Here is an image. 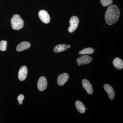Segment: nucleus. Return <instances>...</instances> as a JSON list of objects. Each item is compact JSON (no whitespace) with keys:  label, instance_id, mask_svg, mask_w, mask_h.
<instances>
[{"label":"nucleus","instance_id":"obj_1","mask_svg":"<svg viewBox=\"0 0 123 123\" xmlns=\"http://www.w3.org/2000/svg\"><path fill=\"white\" fill-rule=\"evenodd\" d=\"M120 12L118 7L116 5L110 6L105 13V21L108 25H111L115 24L119 20Z\"/></svg>","mask_w":123,"mask_h":123},{"label":"nucleus","instance_id":"obj_2","mask_svg":"<svg viewBox=\"0 0 123 123\" xmlns=\"http://www.w3.org/2000/svg\"><path fill=\"white\" fill-rule=\"evenodd\" d=\"M11 25L13 29L18 30L24 26V22L20 15L14 14L11 19Z\"/></svg>","mask_w":123,"mask_h":123},{"label":"nucleus","instance_id":"obj_3","mask_svg":"<svg viewBox=\"0 0 123 123\" xmlns=\"http://www.w3.org/2000/svg\"><path fill=\"white\" fill-rule=\"evenodd\" d=\"M79 23V19L77 16L72 17L69 20L70 26L68 29V31L72 33L76 30L78 26Z\"/></svg>","mask_w":123,"mask_h":123},{"label":"nucleus","instance_id":"obj_4","mask_svg":"<svg viewBox=\"0 0 123 123\" xmlns=\"http://www.w3.org/2000/svg\"><path fill=\"white\" fill-rule=\"evenodd\" d=\"M40 19L44 23L48 24L50 21V18L48 13L44 10H40L38 12Z\"/></svg>","mask_w":123,"mask_h":123},{"label":"nucleus","instance_id":"obj_5","mask_svg":"<svg viewBox=\"0 0 123 123\" xmlns=\"http://www.w3.org/2000/svg\"><path fill=\"white\" fill-rule=\"evenodd\" d=\"M47 81L45 77L42 76L39 78L37 83L38 90L40 91H43L46 90L47 86Z\"/></svg>","mask_w":123,"mask_h":123},{"label":"nucleus","instance_id":"obj_6","mask_svg":"<svg viewBox=\"0 0 123 123\" xmlns=\"http://www.w3.org/2000/svg\"><path fill=\"white\" fill-rule=\"evenodd\" d=\"M92 58L88 55H82L78 57L77 60V62L79 66L81 65H85L89 63L92 62Z\"/></svg>","mask_w":123,"mask_h":123},{"label":"nucleus","instance_id":"obj_7","mask_svg":"<svg viewBox=\"0 0 123 123\" xmlns=\"http://www.w3.org/2000/svg\"><path fill=\"white\" fill-rule=\"evenodd\" d=\"M69 78L68 74L63 73L59 75L57 79V83L60 86L64 85L67 82Z\"/></svg>","mask_w":123,"mask_h":123},{"label":"nucleus","instance_id":"obj_8","mask_svg":"<svg viewBox=\"0 0 123 123\" xmlns=\"http://www.w3.org/2000/svg\"><path fill=\"white\" fill-rule=\"evenodd\" d=\"M104 89L107 93L110 99H113L114 98L115 93L114 89L110 85L106 84L104 86Z\"/></svg>","mask_w":123,"mask_h":123},{"label":"nucleus","instance_id":"obj_9","mask_svg":"<svg viewBox=\"0 0 123 123\" xmlns=\"http://www.w3.org/2000/svg\"><path fill=\"white\" fill-rule=\"evenodd\" d=\"M82 83L83 87L85 88L87 93L89 94H92L93 93V91L92 85L88 80L86 79H83Z\"/></svg>","mask_w":123,"mask_h":123},{"label":"nucleus","instance_id":"obj_10","mask_svg":"<svg viewBox=\"0 0 123 123\" xmlns=\"http://www.w3.org/2000/svg\"><path fill=\"white\" fill-rule=\"evenodd\" d=\"M27 74V69L26 66H23L20 68L18 73V78L21 81H24L26 78Z\"/></svg>","mask_w":123,"mask_h":123},{"label":"nucleus","instance_id":"obj_11","mask_svg":"<svg viewBox=\"0 0 123 123\" xmlns=\"http://www.w3.org/2000/svg\"><path fill=\"white\" fill-rule=\"evenodd\" d=\"M31 44L27 42H21L18 45L17 47V50L18 52L22 51L28 49L30 47Z\"/></svg>","mask_w":123,"mask_h":123},{"label":"nucleus","instance_id":"obj_12","mask_svg":"<svg viewBox=\"0 0 123 123\" xmlns=\"http://www.w3.org/2000/svg\"><path fill=\"white\" fill-rule=\"evenodd\" d=\"M113 64L115 68L117 69H121L123 68V61L118 57L115 58L113 60Z\"/></svg>","mask_w":123,"mask_h":123},{"label":"nucleus","instance_id":"obj_13","mask_svg":"<svg viewBox=\"0 0 123 123\" xmlns=\"http://www.w3.org/2000/svg\"><path fill=\"white\" fill-rule=\"evenodd\" d=\"M75 106L77 111L80 113H84L86 111V107L82 102L79 101H77L75 103Z\"/></svg>","mask_w":123,"mask_h":123},{"label":"nucleus","instance_id":"obj_14","mask_svg":"<svg viewBox=\"0 0 123 123\" xmlns=\"http://www.w3.org/2000/svg\"><path fill=\"white\" fill-rule=\"evenodd\" d=\"M68 49V46L66 44H60L55 46L53 49L54 52H60L66 50Z\"/></svg>","mask_w":123,"mask_h":123},{"label":"nucleus","instance_id":"obj_15","mask_svg":"<svg viewBox=\"0 0 123 123\" xmlns=\"http://www.w3.org/2000/svg\"><path fill=\"white\" fill-rule=\"evenodd\" d=\"M94 49L91 48H88L84 49L79 52V53L80 55L85 54H91L94 52Z\"/></svg>","mask_w":123,"mask_h":123},{"label":"nucleus","instance_id":"obj_16","mask_svg":"<svg viewBox=\"0 0 123 123\" xmlns=\"http://www.w3.org/2000/svg\"><path fill=\"white\" fill-rule=\"evenodd\" d=\"M7 41L2 40L0 42V50L4 51L7 49Z\"/></svg>","mask_w":123,"mask_h":123},{"label":"nucleus","instance_id":"obj_17","mask_svg":"<svg viewBox=\"0 0 123 123\" xmlns=\"http://www.w3.org/2000/svg\"><path fill=\"white\" fill-rule=\"evenodd\" d=\"M101 5L105 7L109 6L112 4L113 3L112 0H101L100 1Z\"/></svg>","mask_w":123,"mask_h":123},{"label":"nucleus","instance_id":"obj_18","mask_svg":"<svg viewBox=\"0 0 123 123\" xmlns=\"http://www.w3.org/2000/svg\"><path fill=\"white\" fill-rule=\"evenodd\" d=\"M24 95L22 94H20L18 96V101L19 103L21 105L23 104V101L24 99Z\"/></svg>","mask_w":123,"mask_h":123},{"label":"nucleus","instance_id":"obj_19","mask_svg":"<svg viewBox=\"0 0 123 123\" xmlns=\"http://www.w3.org/2000/svg\"><path fill=\"white\" fill-rule=\"evenodd\" d=\"M70 45H68V48H70Z\"/></svg>","mask_w":123,"mask_h":123}]
</instances>
